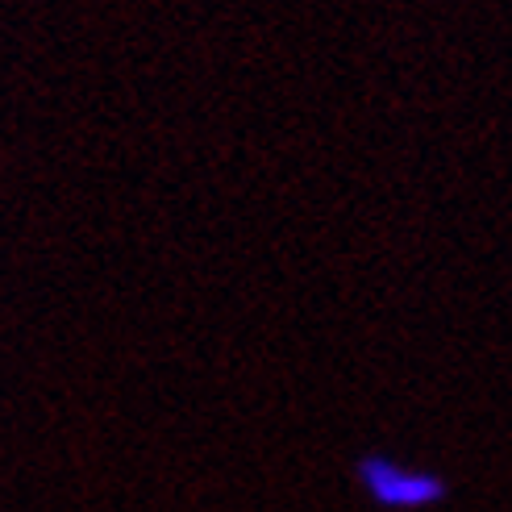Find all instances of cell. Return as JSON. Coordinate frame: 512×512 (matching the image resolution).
<instances>
[{"label": "cell", "mask_w": 512, "mask_h": 512, "mask_svg": "<svg viewBox=\"0 0 512 512\" xmlns=\"http://www.w3.org/2000/svg\"><path fill=\"white\" fill-rule=\"evenodd\" d=\"M354 479L379 508H392V512L429 508L446 496V479L429 475L421 467H404L388 454H363L354 463Z\"/></svg>", "instance_id": "6da1fadb"}]
</instances>
